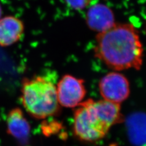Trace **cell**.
Instances as JSON below:
<instances>
[{
  "instance_id": "ba28073f",
  "label": "cell",
  "mask_w": 146,
  "mask_h": 146,
  "mask_svg": "<svg viewBox=\"0 0 146 146\" xmlns=\"http://www.w3.org/2000/svg\"><path fill=\"white\" fill-rule=\"evenodd\" d=\"M23 21L15 16L7 15L0 18V46L8 47L17 43L24 35Z\"/></svg>"
},
{
  "instance_id": "8992f818",
  "label": "cell",
  "mask_w": 146,
  "mask_h": 146,
  "mask_svg": "<svg viewBox=\"0 0 146 146\" xmlns=\"http://www.w3.org/2000/svg\"><path fill=\"white\" fill-rule=\"evenodd\" d=\"M7 133L21 145L28 144L31 136V125L22 110L13 108L6 117Z\"/></svg>"
},
{
  "instance_id": "6da1fadb",
  "label": "cell",
  "mask_w": 146,
  "mask_h": 146,
  "mask_svg": "<svg viewBox=\"0 0 146 146\" xmlns=\"http://www.w3.org/2000/svg\"><path fill=\"white\" fill-rule=\"evenodd\" d=\"M96 57L111 69L139 70L143 62V46L138 31L130 23H115L98 34Z\"/></svg>"
},
{
  "instance_id": "5b68a950",
  "label": "cell",
  "mask_w": 146,
  "mask_h": 146,
  "mask_svg": "<svg viewBox=\"0 0 146 146\" xmlns=\"http://www.w3.org/2000/svg\"><path fill=\"white\" fill-rule=\"evenodd\" d=\"M99 88L104 100L117 104L125 101L130 93L129 80L117 72L105 75L99 82Z\"/></svg>"
},
{
  "instance_id": "30bf717a",
  "label": "cell",
  "mask_w": 146,
  "mask_h": 146,
  "mask_svg": "<svg viewBox=\"0 0 146 146\" xmlns=\"http://www.w3.org/2000/svg\"><path fill=\"white\" fill-rule=\"evenodd\" d=\"M67 5L76 11H81L90 6L93 0H64Z\"/></svg>"
},
{
  "instance_id": "52a82bcc",
  "label": "cell",
  "mask_w": 146,
  "mask_h": 146,
  "mask_svg": "<svg viewBox=\"0 0 146 146\" xmlns=\"http://www.w3.org/2000/svg\"><path fill=\"white\" fill-rule=\"evenodd\" d=\"M86 22L89 28L98 34L109 29L116 23L113 11L100 3L90 6L86 12Z\"/></svg>"
},
{
  "instance_id": "8fae6325",
  "label": "cell",
  "mask_w": 146,
  "mask_h": 146,
  "mask_svg": "<svg viewBox=\"0 0 146 146\" xmlns=\"http://www.w3.org/2000/svg\"><path fill=\"white\" fill-rule=\"evenodd\" d=\"M3 8H2V6L1 3H0V18H1L3 16Z\"/></svg>"
},
{
  "instance_id": "7c38bea8",
  "label": "cell",
  "mask_w": 146,
  "mask_h": 146,
  "mask_svg": "<svg viewBox=\"0 0 146 146\" xmlns=\"http://www.w3.org/2000/svg\"><path fill=\"white\" fill-rule=\"evenodd\" d=\"M144 146H146V145H144Z\"/></svg>"
},
{
  "instance_id": "277c9868",
  "label": "cell",
  "mask_w": 146,
  "mask_h": 146,
  "mask_svg": "<svg viewBox=\"0 0 146 146\" xmlns=\"http://www.w3.org/2000/svg\"><path fill=\"white\" fill-rule=\"evenodd\" d=\"M58 102L60 107L75 108L83 102L86 91L84 80L66 74L56 86Z\"/></svg>"
},
{
  "instance_id": "7a4b0ae2",
  "label": "cell",
  "mask_w": 146,
  "mask_h": 146,
  "mask_svg": "<svg viewBox=\"0 0 146 146\" xmlns=\"http://www.w3.org/2000/svg\"><path fill=\"white\" fill-rule=\"evenodd\" d=\"M120 104L106 100L82 102L74 113L73 132L79 139L93 143L102 139L123 120Z\"/></svg>"
},
{
  "instance_id": "3957f363",
  "label": "cell",
  "mask_w": 146,
  "mask_h": 146,
  "mask_svg": "<svg viewBox=\"0 0 146 146\" xmlns=\"http://www.w3.org/2000/svg\"><path fill=\"white\" fill-rule=\"evenodd\" d=\"M21 100L26 111L37 119L55 116L60 110L56 85L44 76L23 79L21 87Z\"/></svg>"
},
{
  "instance_id": "9c48e42d",
  "label": "cell",
  "mask_w": 146,
  "mask_h": 146,
  "mask_svg": "<svg viewBox=\"0 0 146 146\" xmlns=\"http://www.w3.org/2000/svg\"><path fill=\"white\" fill-rule=\"evenodd\" d=\"M127 133L131 144L136 146L146 145V113L130 114L125 121Z\"/></svg>"
}]
</instances>
